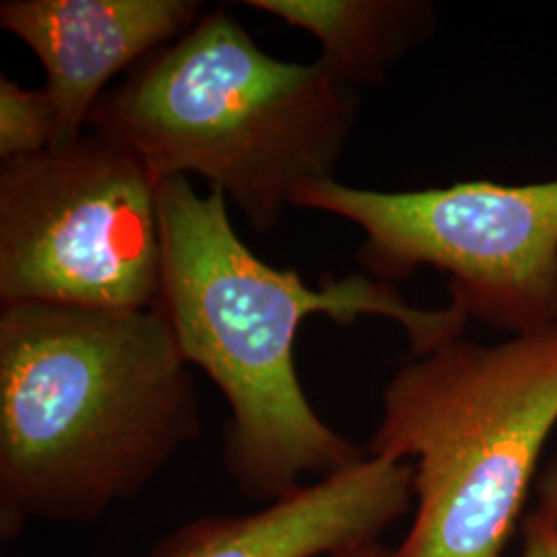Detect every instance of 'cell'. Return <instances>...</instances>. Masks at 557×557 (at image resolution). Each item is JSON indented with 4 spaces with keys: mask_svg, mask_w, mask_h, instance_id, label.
I'll list each match as a JSON object with an SVG mask.
<instances>
[{
    "mask_svg": "<svg viewBox=\"0 0 557 557\" xmlns=\"http://www.w3.org/2000/svg\"><path fill=\"white\" fill-rule=\"evenodd\" d=\"M416 467L366 457L242 517H207L161 539L149 557H329L374 541L403 517Z\"/></svg>",
    "mask_w": 557,
    "mask_h": 557,
    "instance_id": "8",
    "label": "cell"
},
{
    "mask_svg": "<svg viewBox=\"0 0 557 557\" xmlns=\"http://www.w3.org/2000/svg\"><path fill=\"white\" fill-rule=\"evenodd\" d=\"M57 139V110L44 89H25L0 77V158L2 161L38 156Z\"/></svg>",
    "mask_w": 557,
    "mask_h": 557,
    "instance_id": "10",
    "label": "cell"
},
{
    "mask_svg": "<svg viewBox=\"0 0 557 557\" xmlns=\"http://www.w3.org/2000/svg\"><path fill=\"white\" fill-rule=\"evenodd\" d=\"M556 425L557 324L407 361L368 444L416 467V517L391 557H502Z\"/></svg>",
    "mask_w": 557,
    "mask_h": 557,
    "instance_id": "4",
    "label": "cell"
},
{
    "mask_svg": "<svg viewBox=\"0 0 557 557\" xmlns=\"http://www.w3.org/2000/svg\"><path fill=\"white\" fill-rule=\"evenodd\" d=\"M522 557H557V531L537 512L522 520Z\"/></svg>",
    "mask_w": 557,
    "mask_h": 557,
    "instance_id": "11",
    "label": "cell"
},
{
    "mask_svg": "<svg viewBox=\"0 0 557 557\" xmlns=\"http://www.w3.org/2000/svg\"><path fill=\"white\" fill-rule=\"evenodd\" d=\"M202 7L199 0H4L0 27L40 60L57 110L54 145H66L85 133L108 81L188 34Z\"/></svg>",
    "mask_w": 557,
    "mask_h": 557,
    "instance_id": "7",
    "label": "cell"
},
{
    "mask_svg": "<svg viewBox=\"0 0 557 557\" xmlns=\"http://www.w3.org/2000/svg\"><path fill=\"white\" fill-rule=\"evenodd\" d=\"M153 310L11 304L0 314V533L87 524L200 436L199 398Z\"/></svg>",
    "mask_w": 557,
    "mask_h": 557,
    "instance_id": "2",
    "label": "cell"
},
{
    "mask_svg": "<svg viewBox=\"0 0 557 557\" xmlns=\"http://www.w3.org/2000/svg\"><path fill=\"white\" fill-rule=\"evenodd\" d=\"M260 13L312 34L322 57L349 85L379 83L434 29L436 13L419 0H244Z\"/></svg>",
    "mask_w": 557,
    "mask_h": 557,
    "instance_id": "9",
    "label": "cell"
},
{
    "mask_svg": "<svg viewBox=\"0 0 557 557\" xmlns=\"http://www.w3.org/2000/svg\"><path fill=\"white\" fill-rule=\"evenodd\" d=\"M358 112L356 87L324 60L275 59L215 9L106 91L89 126L160 182L207 180L269 232L299 186L335 178Z\"/></svg>",
    "mask_w": 557,
    "mask_h": 557,
    "instance_id": "3",
    "label": "cell"
},
{
    "mask_svg": "<svg viewBox=\"0 0 557 557\" xmlns=\"http://www.w3.org/2000/svg\"><path fill=\"white\" fill-rule=\"evenodd\" d=\"M329 557H391V552L380 543L379 539H374V541H363L347 549H341Z\"/></svg>",
    "mask_w": 557,
    "mask_h": 557,
    "instance_id": "13",
    "label": "cell"
},
{
    "mask_svg": "<svg viewBox=\"0 0 557 557\" xmlns=\"http://www.w3.org/2000/svg\"><path fill=\"white\" fill-rule=\"evenodd\" d=\"M292 207L359 225L370 277L432 267L467 319L515 335L557 324V180L382 193L324 178L299 186Z\"/></svg>",
    "mask_w": 557,
    "mask_h": 557,
    "instance_id": "6",
    "label": "cell"
},
{
    "mask_svg": "<svg viewBox=\"0 0 557 557\" xmlns=\"http://www.w3.org/2000/svg\"><path fill=\"white\" fill-rule=\"evenodd\" d=\"M163 292L160 310L184 359L215 382L232 409L223 465L239 494L275 502L306 475L331 478L368 457L331 430L299 384L294 343L310 314L341 326L384 317L407 333L416 358L462 337L457 306L421 310L370 275L310 287L296 269H275L238 238L220 190L199 195L188 178L160 182Z\"/></svg>",
    "mask_w": 557,
    "mask_h": 557,
    "instance_id": "1",
    "label": "cell"
},
{
    "mask_svg": "<svg viewBox=\"0 0 557 557\" xmlns=\"http://www.w3.org/2000/svg\"><path fill=\"white\" fill-rule=\"evenodd\" d=\"M163 292L160 180L98 133L0 168V299L153 310Z\"/></svg>",
    "mask_w": 557,
    "mask_h": 557,
    "instance_id": "5",
    "label": "cell"
},
{
    "mask_svg": "<svg viewBox=\"0 0 557 557\" xmlns=\"http://www.w3.org/2000/svg\"><path fill=\"white\" fill-rule=\"evenodd\" d=\"M539 517L545 518L554 529L557 531V453L556 457L552 458L543 471L539 473L537 481Z\"/></svg>",
    "mask_w": 557,
    "mask_h": 557,
    "instance_id": "12",
    "label": "cell"
}]
</instances>
